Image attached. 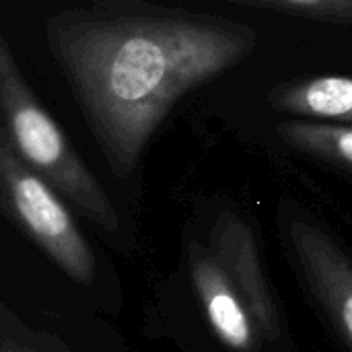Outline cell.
<instances>
[{
  "label": "cell",
  "mask_w": 352,
  "mask_h": 352,
  "mask_svg": "<svg viewBox=\"0 0 352 352\" xmlns=\"http://www.w3.org/2000/svg\"><path fill=\"white\" fill-rule=\"evenodd\" d=\"M45 39L109 171L128 177L173 105L245 60L258 33L144 0H87L52 16Z\"/></svg>",
  "instance_id": "obj_1"
},
{
  "label": "cell",
  "mask_w": 352,
  "mask_h": 352,
  "mask_svg": "<svg viewBox=\"0 0 352 352\" xmlns=\"http://www.w3.org/2000/svg\"><path fill=\"white\" fill-rule=\"evenodd\" d=\"M192 289L217 340L231 352H264L280 338L256 233L235 212H221L206 241L188 252Z\"/></svg>",
  "instance_id": "obj_2"
},
{
  "label": "cell",
  "mask_w": 352,
  "mask_h": 352,
  "mask_svg": "<svg viewBox=\"0 0 352 352\" xmlns=\"http://www.w3.org/2000/svg\"><path fill=\"white\" fill-rule=\"evenodd\" d=\"M0 136L25 167L66 198L87 221L116 235L120 221L109 196L76 155L52 113L39 103L6 37H0Z\"/></svg>",
  "instance_id": "obj_3"
},
{
  "label": "cell",
  "mask_w": 352,
  "mask_h": 352,
  "mask_svg": "<svg viewBox=\"0 0 352 352\" xmlns=\"http://www.w3.org/2000/svg\"><path fill=\"white\" fill-rule=\"evenodd\" d=\"M2 204L14 225L76 285L95 283V256L62 196L35 175L0 136Z\"/></svg>",
  "instance_id": "obj_4"
},
{
  "label": "cell",
  "mask_w": 352,
  "mask_h": 352,
  "mask_svg": "<svg viewBox=\"0 0 352 352\" xmlns=\"http://www.w3.org/2000/svg\"><path fill=\"white\" fill-rule=\"evenodd\" d=\"M287 239L314 299L352 352V258L318 225L293 219Z\"/></svg>",
  "instance_id": "obj_5"
},
{
  "label": "cell",
  "mask_w": 352,
  "mask_h": 352,
  "mask_svg": "<svg viewBox=\"0 0 352 352\" xmlns=\"http://www.w3.org/2000/svg\"><path fill=\"white\" fill-rule=\"evenodd\" d=\"M268 103L301 120L352 126V76L320 74L280 82L268 91Z\"/></svg>",
  "instance_id": "obj_6"
},
{
  "label": "cell",
  "mask_w": 352,
  "mask_h": 352,
  "mask_svg": "<svg viewBox=\"0 0 352 352\" xmlns=\"http://www.w3.org/2000/svg\"><path fill=\"white\" fill-rule=\"evenodd\" d=\"M280 138L311 159L352 173V126L311 120H289L278 126Z\"/></svg>",
  "instance_id": "obj_7"
},
{
  "label": "cell",
  "mask_w": 352,
  "mask_h": 352,
  "mask_svg": "<svg viewBox=\"0 0 352 352\" xmlns=\"http://www.w3.org/2000/svg\"><path fill=\"white\" fill-rule=\"evenodd\" d=\"M210 2L262 8L287 16L332 23V25H352V0H210Z\"/></svg>",
  "instance_id": "obj_8"
},
{
  "label": "cell",
  "mask_w": 352,
  "mask_h": 352,
  "mask_svg": "<svg viewBox=\"0 0 352 352\" xmlns=\"http://www.w3.org/2000/svg\"><path fill=\"white\" fill-rule=\"evenodd\" d=\"M0 352H45L37 342H33V338L29 334L23 332V328L19 324L12 322L10 314L4 311V320H2V346Z\"/></svg>",
  "instance_id": "obj_9"
}]
</instances>
